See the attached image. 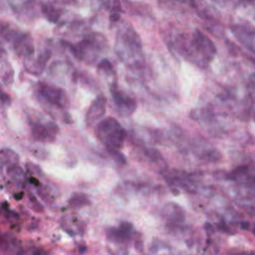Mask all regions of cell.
Returning <instances> with one entry per match:
<instances>
[{"mask_svg": "<svg viewBox=\"0 0 255 255\" xmlns=\"http://www.w3.org/2000/svg\"><path fill=\"white\" fill-rule=\"evenodd\" d=\"M175 47L182 57L201 68L207 67L216 54L213 42L198 29L191 33L179 34Z\"/></svg>", "mask_w": 255, "mask_h": 255, "instance_id": "cell-1", "label": "cell"}, {"mask_svg": "<svg viewBox=\"0 0 255 255\" xmlns=\"http://www.w3.org/2000/svg\"><path fill=\"white\" fill-rule=\"evenodd\" d=\"M115 50L118 57L128 65L140 63L142 57L141 42L131 26L126 25L119 30Z\"/></svg>", "mask_w": 255, "mask_h": 255, "instance_id": "cell-2", "label": "cell"}, {"mask_svg": "<svg viewBox=\"0 0 255 255\" xmlns=\"http://www.w3.org/2000/svg\"><path fill=\"white\" fill-rule=\"evenodd\" d=\"M108 47L107 40L100 33H91L80 42L71 45L70 49L75 58L87 64H93Z\"/></svg>", "mask_w": 255, "mask_h": 255, "instance_id": "cell-3", "label": "cell"}, {"mask_svg": "<svg viewBox=\"0 0 255 255\" xmlns=\"http://www.w3.org/2000/svg\"><path fill=\"white\" fill-rule=\"evenodd\" d=\"M36 93L42 101H45L50 105L66 108L69 104L67 93L61 88L45 83H39L36 88Z\"/></svg>", "mask_w": 255, "mask_h": 255, "instance_id": "cell-4", "label": "cell"}, {"mask_svg": "<svg viewBox=\"0 0 255 255\" xmlns=\"http://www.w3.org/2000/svg\"><path fill=\"white\" fill-rule=\"evenodd\" d=\"M11 44L18 57H23V61L31 59L35 54L33 38L28 33L19 32Z\"/></svg>", "mask_w": 255, "mask_h": 255, "instance_id": "cell-5", "label": "cell"}, {"mask_svg": "<svg viewBox=\"0 0 255 255\" xmlns=\"http://www.w3.org/2000/svg\"><path fill=\"white\" fill-rule=\"evenodd\" d=\"M51 55H52L51 50L45 49L41 51L38 54V56L36 57L33 56L31 59L27 61H23L25 70L34 76H39L45 70L47 63L51 58Z\"/></svg>", "mask_w": 255, "mask_h": 255, "instance_id": "cell-6", "label": "cell"}, {"mask_svg": "<svg viewBox=\"0 0 255 255\" xmlns=\"http://www.w3.org/2000/svg\"><path fill=\"white\" fill-rule=\"evenodd\" d=\"M232 30L240 42L255 51V29L253 27L235 25Z\"/></svg>", "mask_w": 255, "mask_h": 255, "instance_id": "cell-7", "label": "cell"}, {"mask_svg": "<svg viewBox=\"0 0 255 255\" xmlns=\"http://www.w3.org/2000/svg\"><path fill=\"white\" fill-rule=\"evenodd\" d=\"M106 99L102 96L98 97L90 106L87 112V123L92 124L99 120L105 113Z\"/></svg>", "mask_w": 255, "mask_h": 255, "instance_id": "cell-8", "label": "cell"}, {"mask_svg": "<svg viewBox=\"0 0 255 255\" xmlns=\"http://www.w3.org/2000/svg\"><path fill=\"white\" fill-rule=\"evenodd\" d=\"M41 12L49 22L57 23L64 13V10L52 2H46L41 5Z\"/></svg>", "mask_w": 255, "mask_h": 255, "instance_id": "cell-9", "label": "cell"}, {"mask_svg": "<svg viewBox=\"0 0 255 255\" xmlns=\"http://www.w3.org/2000/svg\"><path fill=\"white\" fill-rule=\"evenodd\" d=\"M19 32L12 28L8 23L0 21V36L7 42L11 43Z\"/></svg>", "mask_w": 255, "mask_h": 255, "instance_id": "cell-10", "label": "cell"}, {"mask_svg": "<svg viewBox=\"0 0 255 255\" xmlns=\"http://www.w3.org/2000/svg\"><path fill=\"white\" fill-rule=\"evenodd\" d=\"M113 96H114V99H115V102L116 104L123 108V109H128V111L131 110V106L133 105V102L131 99L126 97L123 93L119 92V91H114L113 92Z\"/></svg>", "mask_w": 255, "mask_h": 255, "instance_id": "cell-11", "label": "cell"}, {"mask_svg": "<svg viewBox=\"0 0 255 255\" xmlns=\"http://www.w3.org/2000/svg\"><path fill=\"white\" fill-rule=\"evenodd\" d=\"M18 160V156L10 149H2L0 151V163L2 165H14Z\"/></svg>", "mask_w": 255, "mask_h": 255, "instance_id": "cell-12", "label": "cell"}, {"mask_svg": "<svg viewBox=\"0 0 255 255\" xmlns=\"http://www.w3.org/2000/svg\"><path fill=\"white\" fill-rule=\"evenodd\" d=\"M33 1L34 0H8V3L14 12L20 13L29 9L32 6Z\"/></svg>", "mask_w": 255, "mask_h": 255, "instance_id": "cell-13", "label": "cell"}, {"mask_svg": "<svg viewBox=\"0 0 255 255\" xmlns=\"http://www.w3.org/2000/svg\"><path fill=\"white\" fill-rule=\"evenodd\" d=\"M122 13H123V8H122L121 0H113L111 13H110V21L112 23L118 22L121 18Z\"/></svg>", "mask_w": 255, "mask_h": 255, "instance_id": "cell-14", "label": "cell"}, {"mask_svg": "<svg viewBox=\"0 0 255 255\" xmlns=\"http://www.w3.org/2000/svg\"><path fill=\"white\" fill-rule=\"evenodd\" d=\"M8 173L10 175V177L17 183H22L24 180L25 175L22 172V169L19 166H16L15 164L12 166H9L8 169Z\"/></svg>", "mask_w": 255, "mask_h": 255, "instance_id": "cell-15", "label": "cell"}, {"mask_svg": "<svg viewBox=\"0 0 255 255\" xmlns=\"http://www.w3.org/2000/svg\"><path fill=\"white\" fill-rule=\"evenodd\" d=\"M33 132H34V135L36 137L40 138L41 140L49 138V129L45 128V127H43V126H36V127H34Z\"/></svg>", "mask_w": 255, "mask_h": 255, "instance_id": "cell-16", "label": "cell"}, {"mask_svg": "<svg viewBox=\"0 0 255 255\" xmlns=\"http://www.w3.org/2000/svg\"><path fill=\"white\" fill-rule=\"evenodd\" d=\"M10 104V98L7 94H5L2 89L0 88V106L1 105H9Z\"/></svg>", "mask_w": 255, "mask_h": 255, "instance_id": "cell-17", "label": "cell"}, {"mask_svg": "<svg viewBox=\"0 0 255 255\" xmlns=\"http://www.w3.org/2000/svg\"><path fill=\"white\" fill-rule=\"evenodd\" d=\"M54 2L60 5H74L77 0H54Z\"/></svg>", "mask_w": 255, "mask_h": 255, "instance_id": "cell-18", "label": "cell"}, {"mask_svg": "<svg viewBox=\"0 0 255 255\" xmlns=\"http://www.w3.org/2000/svg\"><path fill=\"white\" fill-rule=\"evenodd\" d=\"M100 2H101L102 5L105 6V7H109V6H110V0H100Z\"/></svg>", "mask_w": 255, "mask_h": 255, "instance_id": "cell-19", "label": "cell"}, {"mask_svg": "<svg viewBox=\"0 0 255 255\" xmlns=\"http://www.w3.org/2000/svg\"><path fill=\"white\" fill-rule=\"evenodd\" d=\"M243 1H248V2H253V1H255V0H243Z\"/></svg>", "mask_w": 255, "mask_h": 255, "instance_id": "cell-20", "label": "cell"}, {"mask_svg": "<svg viewBox=\"0 0 255 255\" xmlns=\"http://www.w3.org/2000/svg\"><path fill=\"white\" fill-rule=\"evenodd\" d=\"M180 1H185V0H180ZM187 1V0H186Z\"/></svg>", "mask_w": 255, "mask_h": 255, "instance_id": "cell-21", "label": "cell"}]
</instances>
